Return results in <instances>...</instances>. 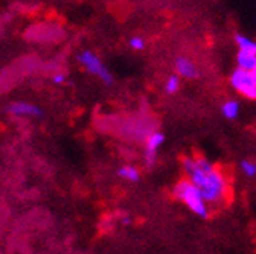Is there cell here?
Returning a JSON list of instances; mask_svg holds the SVG:
<instances>
[{"label":"cell","mask_w":256,"mask_h":254,"mask_svg":"<svg viewBox=\"0 0 256 254\" xmlns=\"http://www.w3.org/2000/svg\"><path fill=\"white\" fill-rule=\"evenodd\" d=\"M183 172L204 197L209 206H221L230 197V181L218 166L212 165L206 157H184L182 160Z\"/></svg>","instance_id":"cell-1"},{"label":"cell","mask_w":256,"mask_h":254,"mask_svg":"<svg viewBox=\"0 0 256 254\" xmlns=\"http://www.w3.org/2000/svg\"><path fill=\"white\" fill-rule=\"evenodd\" d=\"M180 87H182V79H180L177 75L168 76V79H166V82H165V91H166L168 94H176V93H178Z\"/></svg>","instance_id":"cell-12"},{"label":"cell","mask_w":256,"mask_h":254,"mask_svg":"<svg viewBox=\"0 0 256 254\" xmlns=\"http://www.w3.org/2000/svg\"><path fill=\"white\" fill-rule=\"evenodd\" d=\"M254 134H256V130H254Z\"/></svg>","instance_id":"cell-17"},{"label":"cell","mask_w":256,"mask_h":254,"mask_svg":"<svg viewBox=\"0 0 256 254\" xmlns=\"http://www.w3.org/2000/svg\"><path fill=\"white\" fill-rule=\"evenodd\" d=\"M165 143V134L158 130H154L146 139H145V149H144V158H145V165L148 168L154 166L157 162V154L158 149L162 148Z\"/></svg>","instance_id":"cell-5"},{"label":"cell","mask_w":256,"mask_h":254,"mask_svg":"<svg viewBox=\"0 0 256 254\" xmlns=\"http://www.w3.org/2000/svg\"><path fill=\"white\" fill-rule=\"evenodd\" d=\"M120 222L124 226H130L132 224V218L128 216V215H124V216H120Z\"/></svg>","instance_id":"cell-16"},{"label":"cell","mask_w":256,"mask_h":254,"mask_svg":"<svg viewBox=\"0 0 256 254\" xmlns=\"http://www.w3.org/2000/svg\"><path fill=\"white\" fill-rule=\"evenodd\" d=\"M5 111L14 117H43L44 116V111L38 105L29 104L24 101H16V102L8 104Z\"/></svg>","instance_id":"cell-6"},{"label":"cell","mask_w":256,"mask_h":254,"mask_svg":"<svg viewBox=\"0 0 256 254\" xmlns=\"http://www.w3.org/2000/svg\"><path fill=\"white\" fill-rule=\"evenodd\" d=\"M174 69H176V75L180 79L182 78L183 79H196L200 76L198 66L188 56H178L174 62Z\"/></svg>","instance_id":"cell-7"},{"label":"cell","mask_w":256,"mask_h":254,"mask_svg":"<svg viewBox=\"0 0 256 254\" xmlns=\"http://www.w3.org/2000/svg\"><path fill=\"white\" fill-rule=\"evenodd\" d=\"M241 171L246 177L253 178L256 175V162L252 160H242L241 162Z\"/></svg>","instance_id":"cell-13"},{"label":"cell","mask_w":256,"mask_h":254,"mask_svg":"<svg viewBox=\"0 0 256 254\" xmlns=\"http://www.w3.org/2000/svg\"><path fill=\"white\" fill-rule=\"evenodd\" d=\"M128 44H130V47H132L133 50H136V52H140V50H144V49L146 47V46H145V40H144L142 37H139V35L132 37L130 41H128Z\"/></svg>","instance_id":"cell-14"},{"label":"cell","mask_w":256,"mask_h":254,"mask_svg":"<svg viewBox=\"0 0 256 254\" xmlns=\"http://www.w3.org/2000/svg\"><path fill=\"white\" fill-rule=\"evenodd\" d=\"M230 87L248 101H256V72L235 69L229 78Z\"/></svg>","instance_id":"cell-4"},{"label":"cell","mask_w":256,"mask_h":254,"mask_svg":"<svg viewBox=\"0 0 256 254\" xmlns=\"http://www.w3.org/2000/svg\"><path fill=\"white\" fill-rule=\"evenodd\" d=\"M174 197L183 203L192 213L200 216V218H208L209 215V204L206 203L204 197L202 195L200 189L192 183L190 180H188L186 177L178 180L172 189Z\"/></svg>","instance_id":"cell-2"},{"label":"cell","mask_w":256,"mask_h":254,"mask_svg":"<svg viewBox=\"0 0 256 254\" xmlns=\"http://www.w3.org/2000/svg\"><path fill=\"white\" fill-rule=\"evenodd\" d=\"M240 110H241L240 102L235 99H229L226 102H222L221 105V114L229 120H235L240 116Z\"/></svg>","instance_id":"cell-10"},{"label":"cell","mask_w":256,"mask_h":254,"mask_svg":"<svg viewBox=\"0 0 256 254\" xmlns=\"http://www.w3.org/2000/svg\"><path fill=\"white\" fill-rule=\"evenodd\" d=\"M118 177L125 180V181H128V183H136L140 178V172H139V169L136 166L125 165V166L118 169Z\"/></svg>","instance_id":"cell-11"},{"label":"cell","mask_w":256,"mask_h":254,"mask_svg":"<svg viewBox=\"0 0 256 254\" xmlns=\"http://www.w3.org/2000/svg\"><path fill=\"white\" fill-rule=\"evenodd\" d=\"M78 64L90 75L100 78L104 84H112L113 82V75L110 70L106 67V64L101 61V58L92 50H82L76 55Z\"/></svg>","instance_id":"cell-3"},{"label":"cell","mask_w":256,"mask_h":254,"mask_svg":"<svg viewBox=\"0 0 256 254\" xmlns=\"http://www.w3.org/2000/svg\"><path fill=\"white\" fill-rule=\"evenodd\" d=\"M236 69L244 72H256V55L254 53H236Z\"/></svg>","instance_id":"cell-8"},{"label":"cell","mask_w":256,"mask_h":254,"mask_svg":"<svg viewBox=\"0 0 256 254\" xmlns=\"http://www.w3.org/2000/svg\"><path fill=\"white\" fill-rule=\"evenodd\" d=\"M235 44L238 47V52L256 55V40H253L252 37H247L244 34H236L235 35Z\"/></svg>","instance_id":"cell-9"},{"label":"cell","mask_w":256,"mask_h":254,"mask_svg":"<svg viewBox=\"0 0 256 254\" xmlns=\"http://www.w3.org/2000/svg\"><path fill=\"white\" fill-rule=\"evenodd\" d=\"M66 73H55L54 76H52V81H54V84H64V82H66Z\"/></svg>","instance_id":"cell-15"}]
</instances>
